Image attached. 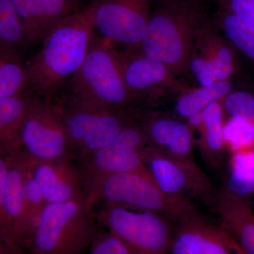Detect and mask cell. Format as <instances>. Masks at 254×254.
<instances>
[{"mask_svg": "<svg viewBox=\"0 0 254 254\" xmlns=\"http://www.w3.org/2000/svg\"><path fill=\"white\" fill-rule=\"evenodd\" d=\"M170 254H246L220 225L217 226L198 211L175 222Z\"/></svg>", "mask_w": 254, "mask_h": 254, "instance_id": "7c38bea8", "label": "cell"}, {"mask_svg": "<svg viewBox=\"0 0 254 254\" xmlns=\"http://www.w3.org/2000/svg\"><path fill=\"white\" fill-rule=\"evenodd\" d=\"M223 136L232 150H245L254 143V125L245 119L230 117L224 123Z\"/></svg>", "mask_w": 254, "mask_h": 254, "instance_id": "83f0119b", "label": "cell"}, {"mask_svg": "<svg viewBox=\"0 0 254 254\" xmlns=\"http://www.w3.org/2000/svg\"><path fill=\"white\" fill-rule=\"evenodd\" d=\"M22 152L26 166L39 185L46 204L86 198L81 170L73 165L70 157L41 160Z\"/></svg>", "mask_w": 254, "mask_h": 254, "instance_id": "4fadbf2b", "label": "cell"}, {"mask_svg": "<svg viewBox=\"0 0 254 254\" xmlns=\"http://www.w3.org/2000/svg\"><path fill=\"white\" fill-rule=\"evenodd\" d=\"M220 10L244 17L254 18V0H219Z\"/></svg>", "mask_w": 254, "mask_h": 254, "instance_id": "1f68e13d", "label": "cell"}, {"mask_svg": "<svg viewBox=\"0 0 254 254\" xmlns=\"http://www.w3.org/2000/svg\"><path fill=\"white\" fill-rule=\"evenodd\" d=\"M143 127L150 145L175 156H192L194 139L188 124L163 117L150 119Z\"/></svg>", "mask_w": 254, "mask_h": 254, "instance_id": "ac0fdd59", "label": "cell"}, {"mask_svg": "<svg viewBox=\"0 0 254 254\" xmlns=\"http://www.w3.org/2000/svg\"><path fill=\"white\" fill-rule=\"evenodd\" d=\"M143 158L164 193L215 205L217 192L193 157L175 156L148 144L143 149Z\"/></svg>", "mask_w": 254, "mask_h": 254, "instance_id": "ba28073f", "label": "cell"}, {"mask_svg": "<svg viewBox=\"0 0 254 254\" xmlns=\"http://www.w3.org/2000/svg\"><path fill=\"white\" fill-rule=\"evenodd\" d=\"M109 43L93 36L81 67L68 81V103L122 110L135 98L123 81L119 53Z\"/></svg>", "mask_w": 254, "mask_h": 254, "instance_id": "277c9868", "label": "cell"}, {"mask_svg": "<svg viewBox=\"0 0 254 254\" xmlns=\"http://www.w3.org/2000/svg\"><path fill=\"white\" fill-rule=\"evenodd\" d=\"M246 198L234 194L224 187L217 192L215 207L220 225L246 254H254V213Z\"/></svg>", "mask_w": 254, "mask_h": 254, "instance_id": "e0dca14e", "label": "cell"}, {"mask_svg": "<svg viewBox=\"0 0 254 254\" xmlns=\"http://www.w3.org/2000/svg\"><path fill=\"white\" fill-rule=\"evenodd\" d=\"M93 36L94 27L84 10L62 20L26 65V87L51 99L81 67Z\"/></svg>", "mask_w": 254, "mask_h": 254, "instance_id": "6da1fadb", "label": "cell"}, {"mask_svg": "<svg viewBox=\"0 0 254 254\" xmlns=\"http://www.w3.org/2000/svg\"><path fill=\"white\" fill-rule=\"evenodd\" d=\"M31 98L21 93L0 98V156L21 150L20 128Z\"/></svg>", "mask_w": 254, "mask_h": 254, "instance_id": "d6986e66", "label": "cell"}, {"mask_svg": "<svg viewBox=\"0 0 254 254\" xmlns=\"http://www.w3.org/2000/svg\"><path fill=\"white\" fill-rule=\"evenodd\" d=\"M86 198L92 205L104 200L109 204L156 212L175 222L198 210L191 200L164 193L148 168L107 177Z\"/></svg>", "mask_w": 254, "mask_h": 254, "instance_id": "5b68a950", "label": "cell"}, {"mask_svg": "<svg viewBox=\"0 0 254 254\" xmlns=\"http://www.w3.org/2000/svg\"><path fill=\"white\" fill-rule=\"evenodd\" d=\"M230 117L248 120L254 125V95L243 90H232L221 101Z\"/></svg>", "mask_w": 254, "mask_h": 254, "instance_id": "f1b7e54d", "label": "cell"}, {"mask_svg": "<svg viewBox=\"0 0 254 254\" xmlns=\"http://www.w3.org/2000/svg\"><path fill=\"white\" fill-rule=\"evenodd\" d=\"M69 1L73 4L76 1H78V0H69Z\"/></svg>", "mask_w": 254, "mask_h": 254, "instance_id": "d590c367", "label": "cell"}, {"mask_svg": "<svg viewBox=\"0 0 254 254\" xmlns=\"http://www.w3.org/2000/svg\"><path fill=\"white\" fill-rule=\"evenodd\" d=\"M6 171V157L0 156V235L13 242L10 239L9 227L4 212V193Z\"/></svg>", "mask_w": 254, "mask_h": 254, "instance_id": "d6a6232c", "label": "cell"}, {"mask_svg": "<svg viewBox=\"0 0 254 254\" xmlns=\"http://www.w3.org/2000/svg\"><path fill=\"white\" fill-rule=\"evenodd\" d=\"M14 6L18 17L22 23L26 42H38V32L35 16L34 0H10Z\"/></svg>", "mask_w": 254, "mask_h": 254, "instance_id": "4dcf8cb0", "label": "cell"}, {"mask_svg": "<svg viewBox=\"0 0 254 254\" xmlns=\"http://www.w3.org/2000/svg\"><path fill=\"white\" fill-rule=\"evenodd\" d=\"M22 154L23 163H24L25 206H26V220H27L28 231H29L28 240L36 227L43 208L46 206V202L39 185L32 176L31 172L26 166L23 152Z\"/></svg>", "mask_w": 254, "mask_h": 254, "instance_id": "4316f807", "label": "cell"}, {"mask_svg": "<svg viewBox=\"0 0 254 254\" xmlns=\"http://www.w3.org/2000/svg\"><path fill=\"white\" fill-rule=\"evenodd\" d=\"M235 50L226 38L205 23L198 35L193 52V54L200 56L206 64L205 69L195 76L199 86L230 80L236 69Z\"/></svg>", "mask_w": 254, "mask_h": 254, "instance_id": "5bb4252c", "label": "cell"}, {"mask_svg": "<svg viewBox=\"0 0 254 254\" xmlns=\"http://www.w3.org/2000/svg\"><path fill=\"white\" fill-rule=\"evenodd\" d=\"M63 120L71 153L83 159L113 141L127 125L122 110L68 103Z\"/></svg>", "mask_w": 254, "mask_h": 254, "instance_id": "8fae6325", "label": "cell"}, {"mask_svg": "<svg viewBox=\"0 0 254 254\" xmlns=\"http://www.w3.org/2000/svg\"><path fill=\"white\" fill-rule=\"evenodd\" d=\"M232 91L230 80L218 81L207 86H199L182 95L177 99L175 110L179 116L189 118L203 111L209 105L221 102Z\"/></svg>", "mask_w": 254, "mask_h": 254, "instance_id": "44dd1931", "label": "cell"}, {"mask_svg": "<svg viewBox=\"0 0 254 254\" xmlns=\"http://www.w3.org/2000/svg\"><path fill=\"white\" fill-rule=\"evenodd\" d=\"M226 188L234 194L247 197L254 192V151L241 150L232 157Z\"/></svg>", "mask_w": 254, "mask_h": 254, "instance_id": "cb8c5ba5", "label": "cell"}, {"mask_svg": "<svg viewBox=\"0 0 254 254\" xmlns=\"http://www.w3.org/2000/svg\"><path fill=\"white\" fill-rule=\"evenodd\" d=\"M223 113L221 102H215L202 111L203 121L198 128L201 131L200 149L211 165L221 159L225 143L223 136Z\"/></svg>", "mask_w": 254, "mask_h": 254, "instance_id": "ffe728a7", "label": "cell"}, {"mask_svg": "<svg viewBox=\"0 0 254 254\" xmlns=\"http://www.w3.org/2000/svg\"><path fill=\"white\" fill-rule=\"evenodd\" d=\"M72 6L69 0H34L38 41H43L58 23L71 14Z\"/></svg>", "mask_w": 254, "mask_h": 254, "instance_id": "484cf974", "label": "cell"}, {"mask_svg": "<svg viewBox=\"0 0 254 254\" xmlns=\"http://www.w3.org/2000/svg\"><path fill=\"white\" fill-rule=\"evenodd\" d=\"M154 0H94L84 9L105 40L137 50L151 15Z\"/></svg>", "mask_w": 254, "mask_h": 254, "instance_id": "30bf717a", "label": "cell"}, {"mask_svg": "<svg viewBox=\"0 0 254 254\" xmlns=\"http://www.w3.org/2000/svg\"><path fill=\"white\" fill-rule=\"evenodd\" d=\"M218 24L232 46L254 64V18L220 10Z\"/></svg>", "mask_w": 254, "mask_h": 254, "instance_id": "7402d4cb", "label": "cell"}, {"mask_svg": "<svg viewBox=\"0 0 254 254\" xmlns=\"http://www.w3.org/2000/svg\"><path fill=\"white\" fill-rule=\"evenodd\" d=\"M27 44L22 23L10 0H0V48L16 52Z\"/></svg>", "mask_w": 254, "mask_h": 254, "instance_id": "d4e9b609", "label": "cell"}, {"mask_svg": "<svg viewBox=\"0 0 254 254\" xmlns=\"http://www.w3.org/2000/svg\"><path fill=\"white\" fill-rule=\"evenodd\" d=\"M89 254H133L124 242L106 229L98 227Z\"/></svg>", "mask_w": 254, "mask_h": 254, "instance_id": "f546056e", "label": "cell"}, {"mask_svg": "<svg viewBox=\"0 0 254 254\" xmlns=\"http://www.w3.org/2000/svg\"><path fill=\"white\" fill-rule=\"evenodd\" d=\"M0 254H26L22 247L0 235Z\"/></svg>", "mask_w": 254, "mask_h": 254, "instance_id": "836d02e7", "label": "cell"}, {"mask_svg": "<svg viewBox=\"0 0 254 254\" xmlns=\"http://www.w3.org/2000/svg\"><path fill=\"white\" fill-rule=\"evenodd\" d=\"M95 216L133 254H170L175 225L166 215L106 203Z\"/></svg>", "mask_w": 254, "mask_h": 254, "instance_id": "8992f818", "label": "cell"}, {"mask_svg": "<svg viewBox=\"0 0 254 254\" xmlns=\"http://www.w3.org/2000/svg\"><path fill=\"white\" fill-rule=\"evenodd\" d=\"M86 198L46 204L25 247L30 254H81L98 230Z\"/></svg>", "mask_w": 254, "mask_h": 254, "instance_id": "3957f363", "label": "cell"}, {"mask_svg": "<svg viewBox=\"0 0 254 254\" xmlns=\"http://www.w3.org/2000/svg\"><path fill=\"white\" fill-rule=\"evenodd\" d=\"M26 87V66L18 53L0 48V98L20 94Z\"/></svg>", "mask_w": 254, "mask_h": 254, "instance_id": "603a6c76", "label": "cell"}, {"mask_svg": "<svg viewBox=\"0 0 254 254\" xmlns=\"http://www.w3.org/2000/svg\"><path fill=\"white\" fill-rule=\"evenodd\" d=\"M5 177L4 206L10 239L24 247L29 231L26 220L24 198V163L22 151L18 150L7 156Z\"/></svg>", "mask_w": 254, "mask_h": 254, "instance_id": "9a60e30c", "label": "cell"}, {"mask_svg": "<svg viewBox=\"0 0 254 254\" xmlns=\"http://www.w3.org/2000/svg\"><path fill=\"white\" fill-rule=\"evenodd\" d=\"M205 23L202 4L154 0L146 31L137 50L165 64L175 73L186 72Z\"/></svg>", "mask_w": 254, "mask_h": 254, "instance_id": "7a4b0ae2", "label": "cell"}, {"mask_svg": "<svg viewBox=\"0 0 254 254\" xmlns=\"http://www.w3.org/2000/svg\"><path fill=\"white\" fill-rule=\"evenodd\" d=\"M125 86L132 94L152 93L175 83V73L165 64L138 50L119 53Z\"/></svg>", "mask_w": 254, "mask_h": 254, "instance_id": "2e32d148", "label": "cell"}, {"mask_svg": "<svg viewBox=\"0 0 254 254\" xmlns=\"http://www.w3.org/2000/svg\"><path fill=\"white\" fill-rule=\"evenodd\" d=\"M177 1H187V2L195 3V4H202L205 1H210V0H177Z\"/></svg>", "mask_w": 254, "mask_h": 254, "instance_id": "e575fe53", "label": "cell"}, {"mask_svg": "<svg viewBox=\"0 0 254 254\" xmlns=\"http://www.w3.org/2000/svg\"><path fill=\"white\" fill-rule=\"evenodd\" d=\"M21 150L33 158L71 157L63 120V108L50 100L31 98L20 128Z\"/></svg>", "mask_w": 254, "mask_h": 254, "instance_id": "9c48e42d", "label": "cell"}, {"mask_svg": "<svg viewBox=\"0 0 254 254\" xmlns=\"http://www.w3.org/2000/svg\"><path fill=\"white\" fill-rule=\"evenodd\" d=\"M148 144L143 127L128 124L108 145L81 159L86 198L107 177L146 169L143 149Z\"/></svg>", "mask_w": 254, "mask_h": 254, "instance_id": "52a82bcc", "label": "cell"}]
</instances>
